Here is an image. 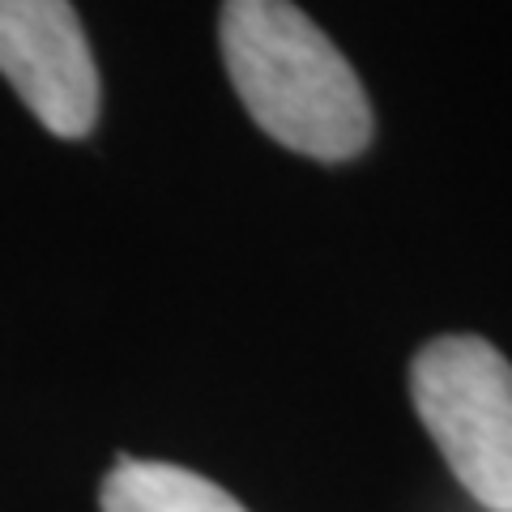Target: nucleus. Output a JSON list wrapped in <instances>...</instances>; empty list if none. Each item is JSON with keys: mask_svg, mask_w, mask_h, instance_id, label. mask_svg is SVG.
Wrapping results in <instances>:
<instances>
[{"mask_svg": "<svg viewBox=\"0 0 512 512\" xmlns=\"http://www.w3.org/2000/svg\"><path fill=\"white\" fill-rule=\"evenodd\" d=\"M222 60L248 116L278 146L342 163L372 141L359 73L291 0H222Z\"/></svg>", "mask_w": 512, "mask_h": 512, "instance_id": "f257e3e1", "label": "nucleus"}, {"mask_svg": "<svg viewBox=\"0 0 512 512\" xmlns=\"http://www.w3.org/2000/svg\"><path fill=\"white\" fill-rule=\"evenodd\" d=\"M410 397L457 483L512 512V363L474 333H448L414 355Z\"/></svg>", "mask_w": 512, "mask_h": 512, "instance_id": "f03ea898", "label": "nucleus"}, {"mask_svg": "<svg viewBox=\"0 0 512 512\" xmlns=\"http://www.w3.org/2000/svg\"><path fill=\"white\" fill-rule=\"evenodd\" d=\"M0 73L56 137L99 120V69L69 0H0Z\"/></svg>", "mask_w": 512, "mask_h": 512, "instance_id": "7ed1b4c3", "label": "nucleus"}, {"mask_svg": "<svg viewBox=\"0 0 512 512\" xmlns=\"http://www.w3.org/2000/svg\"><path fill=\"white\" fill-rule=\"evenodd\" d=\"M103 512H248L210 478L167 461L124 457L103 478Z\"/></svg>", "mask_w": 512, "mask_h": 512, "instance_id": "20e7f679", "label": "nucleus"}]
</instances>
